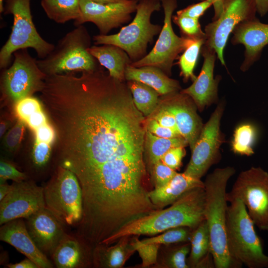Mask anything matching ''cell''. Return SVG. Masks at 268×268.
<instances>
[{"instance_id": "obj_1", "label": "cell", "mask_w": 268, "mask_h": 268, "mask_svg": "<svg viewBox=\"0 0 268 268\" xmlns=\"http://www.w3.org/2000/svg\"><path fill=\"white\" fill-rule=\"evenodd\" d=\"M47 76L40 98L56 133L57 165L77 177L84 204L124 202L146 185L145 116L124 81L99 67Z\"/></svg>"}, {"instance_id": "obj_2", "label": "cell", "mask_w": 268, "mask_h": 268, "mask_svg": "<svg viewBox=\"0 0 268 268\" xmlns=\"http://www.w3.org/2000/svg\"><path fill=\"white\" fill-rule=\"evenodd\" d=\"M204 188L193 189L170 206L157 209L129 222L102 244L110 245L124 237L155 235L178 227L195 229L204 219Z\"/></svg>"}, {"instance_id": "obj_3", "label": "cell", "mask_w": 268, "mask_h": 268, "mask_svg": "<svg viewBox=\"0 0 268 268\" xmlns=\"http://www.w3.org/2000/svg\"><path fill=\"white\" fill-rule=\"evenodd\" d=\"M234 167L215 169L204 182V217L209 233L210 251L215 268H239L231 255L227 243L226 217L228 208L226 188L228 180L235 174Z\"/></svg>"}, {"instance_id": "obj_4", "label": "cell", "mask_w": 268, "mask_h": 268, "mask_svg": "<svg viewBox=\"0 0 268 268\" xmlns=\"http://www.w3.org/2000/svg\"><path fill=\"white\" fill-rule=\"evenodd\" d=\"M226 217V235L230 253L241 265L268 268V256L247 208L239 199L231 201Z\"/></svg>"}, {"instance_id": "obj_5", "label": "cell", "mask_w": 268, "mask_h": 268, "mask_svg": "<svg viewBox=\"0 0 268 268\" xmlns=\"http://www.w3.org/2000/svg\"><path fill=\"white\" fill-rule=\"evenodd\" d=\"M90 37L82 25L76 26L58 41L46 57L37 60L47 75L91 71L98 68L97 60L88 51Z\"/></svg>"}, {"instance_id": "obj_6", "label": "cell", "mask_w": 268, "mask_h": 268, "mask_svg": "<svg viewBox=\"0 0 268 268\" xmlns=\"http://www.w3.org/2000/svg\"><path fill=\"white\" fill-rule=\"evenodd\" d=\"M161 5L159 0H140L135 15L130 24L123 27L117 33L94 36V44L116 46L125 51L133 62L142 58L148 44L161 30L160 25L151 22L152 14L159 10Z\"/></svg>"}, {"instance_id": "obj_7", "label": "cell", "mask_w": 268, "mask_h": 268, "mask_svg": "<svg viewBox=\"0 0 268 268\" xmlns=\"http://www.w3.org/2000/svg\"><path fill=\"white\" fill-rule=\"evenodd\" d=\"M43 188L46 207L66 226L76 227L82 217L83 200L74 174L57 165Z\"/></svg>"}, {"instance_id": "obj_8", "label": "cell", "mask_w": 268, "mask_h": 268, "mask_svg": "<svg viewBox=\"0 0 268 268\" xmlns=\"http://www.w3.org/2000/svg\"><path fill=\"white\" fill-rule=\"evenodd\" d=\"M5 13L13 15L11 32L0 51V67H6L16 51L31 48L38 57L43 59L49 54L55 45L44 40L33 23L30 0H7Z\"/></svg>"}, {"instance_id": "obj_9", "label": "cell", "mask_w": 268, "mask_h": 268, "mask_svg": "<svg viewBox=\"0 0 268 268\" xmlns=\"http://www.w3.org/2000/svg\"><path fill=\"white\" fill-rule=\"evenodd\" d=\"M226 198L228 202L240 200L255 225L261 230L268 231V172L260 167L242 171Z\"/></svg>"}, {"instance_id": "obj_10", "label": "cell", "mask_w": 268, "mask_h": 268, "mask_svg": "<svg viewBox=\"0 0 268 268\" xmlns=\"http://www.w3.org/2000/svg\"><path fill=\"white\" fill-rule=\"evenodd\" d=\"M160 0L164 18L159 37L148 54L137 61L132 62L130 65L137 67H155L161 69L168 75H171L174 61L186 48L190 38L178 36L172 28V15L177 7V0Z\"/></svg>"}, {"instance_id": "obj_11", "label": "cell", "mask_w": 268, "mask_h": 268, "mask_svg": "<svg viewBox=\"0 0 268 268\" xmlns=\"http://www.w3.org/2000/svg\"><path fill=\"white\" fill-rule=\"evenodd\" d=\"M11 66L3 73L1 88L5 97L14 104L42 87L46 75L39 68L37 60L32 57L27 49L13 53Z\"/></svg>"}, {"instance_id": "obj_12", "label": "cell", "mask_w": 268, "mask_h": 268, "mask_svg": "<svg viewBox=\"0 0 268 268\" xmlns=\"http://www.w3.org/2000/svg\"><path fill=\"white\" fill-rule=\"evenodd\" d=\"M224 108L225 102H219L208 121L204 124L191 150V157L185 173L201 179L212 165L218 162L220 158V147L224 142L220 128Z\"/></svg>"}, {"instance_id": "obj_13", "label": "cell", "mask_w": 268, "mask_h": 268, "mask_svg": "<svg viewBox=\"0 0 268 268\" xmlns=\"http://www.w3.org/2000/svg\"><path fill=\"white\" fill-rule=\"evenodd\" d=\"M255 0H225L220 16L205 26L204 45L213 49L222 66H225L223 51L228 39L240 23L256 17Z\"/></svg>"}, {"instance_id": "obj_14", "label": "cell", "mask_w": 268, "mask_h": 268, "mask_svg": "<svg viewBox=\"0 0 268 268\" xmlns=\"http://www.w3.org/2000/svg\"><path fill=\"white\" fill-rule=\"evenodd\" d=\"M10 192L0 201V225L25 218L45 207L44 188L30 179L12 183Z\"/></svg>"}, {"instance_id": "obj_15", "label": "cell", "mask_w": 268, "mask_h": 268, "mask_svg": "<svg viewBox=\"0 0 268 268\" xmlns=\"http://www.w3.org/2000/svg\"><path fill=\"white\" fill-rule=\"evenodd\" d=\"M137 1H121L101 3L91 0H80V14L74 21L76 26L92 22L98 28L100 34L106 35L112 29L128 21L131 14L136 11Z\"/></svg>"}, {"instance_id": "obj_16", "label": "cell", "mask_w": 268, "mask_h": 268, "mask_svg": "<svg viewBox=\"0 0 268 268\" xmlns=\"http://www.w3.org/2000/svg\"><path fill=\"white\" fill-rule=\"evenodd\" d=\"M14 104V111L18 118L23 121L34 132V143L32 149L52 151V145L56 139V133L40 101L28 96Z\"/></svg>"}, {"instance_id": "obj_17", "label": "cell", "mask_w": 268, "mask_h": 268, "mask_svg": "<svg viewBox=\"0 0 268 268\" xmlns=\"http://www.w3.org/2000/svg\"><path fill=\"white\" fill-rule=\"evenodd\" d=\"M163 96L161 104L173 115L180 134L192 150L204 125L197 113V105L190 96L181 91Z\"/></svg>"}, {"instance_id": "obj_18", "label": "cell", "mask_w": 268, "mask_h": 268, "mask_svg": "<svg viewBox=\"0 0 268 268\" xmlns=\"http://www.w3.org/2000/svg\"><path fill=\"white\" fill-rule=\"evenodd\" d=\"M24 219L27 231L37 248L50 258L67 233L66 226L46 206Z\"/></svg>"}, {"instance_id": "obj_19", "label": "cell", "mask_w": 268, "mask_h": 268, "mask_svg": "<svg viewBox=\"0 0 268 268\" xmlns=\"http://www.w3.org/2000/svg\"><path fill=\"white\" fill-rule=\"evenodd\" d=\"M203 57V65L199 75L188 88L180 91L190 96L198 109L202 111L218 101V87L221 79L220 75L215 78L213 71L217 58L215 51L204 44L201 52Z\"/></svg>"}, {"instance_id": "obj_20", "label": "cell", "mask_w": 268, "mask_h": 268, "mask_svg": "<svg viewBox=\"0 0 268 268\" xmlns=\"http://www.w3.org/2000/svg\"><path fill=\"white\" fill-rule=\"evenodd\" d=\"M232 33V44L245 47V59L240 69L246 71L259 59L264 47L268 44V24L255 17L239 23Z\"/></svg>"}, {"instance_id": "obj_21", "label": "cell", "mask_w": 268, "mask_h": 268, "mask_svg": "<svg viewBox=\"0 0 268 268\" xmlns=\"http://www.w3.org/2000/svg\"><path fill=\"white\" fill-rule=\"evenodd\" d=\"M93 248L76 232L67 233L50 257L57 268H83L93 264Z\"/></svg>"}, {"instance_id": "obj_22", "label": "cell", "mask_w": 268, "mask_h": 268, "mask_svg": "<svg viewBox=\"0 0 268 268\" xmlns=\"http://www.w3.org/2000/svg\"><path fill=\"white\" fill-rule=\"evenodd\" d=\"M0 240L11 245L39 268H53L51 260L37 248L26 227L24 218L8 221L0 227Z\"/></svg>"}, {"instance_id": "obj_23", "label": "cell", "mask_w": 268, "mask_h": 268, "mask_svg": "<svg viewBox=\"0 0 268 268\" xmlns=\"http://www.w3.org/2000/svg\"><path fill=\"white\" fill-rule=\"evenodd\" d=\"M198 187L204 188V182L184 172L177 173L165 186L150 191L148 196L158 208L171 205L188 191Z\"/></svg>"}, {"instance_id": "obj_24", "label": "cell", "mask_w": 268, "mask_h": 268, "mask_svg": "<svg viewBox=\"0 0 268 268\" xmlns=\"http://www.w3.org/2000/svg\"><path fill=\"white\" fill-rule=\"evenodd\" d=\"M125 79L143 83L155 90L160 95H166L181 90L179 82L169 77L160 68L152 66L134 67L127 66Z\"/></svg>"}, {"instance_id": "obj_25", "label": "cell", "mask_w": 268, "mask_h": 268, "mask_svg": "<svg viewBox=\"0 0 268 268\" xmlns=\"http://www.w3.org/2000/svg\"><path fill=\"white\" fill-rule=\"evenodd\" d=\"M88 51L101 66L108 70L111 76L124 81L126 68L132 62L125 51L110 44L91 46Z\"/></svg>"}, {"instance_id": "obj_26", "label": "cell", "mask_w": 268, "mask_h": 268, "mask_svg": "<svg viewBox=\"0 0 268 268\" xmlns=\"http://www.w3.org/2000/svg\"><path fill=\"white\" fill-rule=\"evenodd\" d=\"M129 237L120 238L113 246L98 244L92 251L93 265L96 267L119 268L122 267L127 260L135 251Z\"/></svg>"}, {"instance_id": "obj_27", "label": "cell", "mask_w": 268, "mask_h": 268, "mask_svg": "<svg viewBox=\"0 0 268 268\" xmlns=\"http://www.w3.org/2000/svg\"><path fill=\"white\" fill-rule=\"evenodd\" d=\"M190 242V254L187 262L189 268H215L208 228L204 219L193 231Z\"/></svg>"}, {"instance_id": "obj_28", "label": "cell", "mask_w": 268, "mask_h": 268, "mask_svg": "<svg viewBox=\"0 0 268 268\" xmlns=\"http://www.w3.org/2000/svg\"><path fill=\"white\" fill-rule=\"evenodd\" d=\"M187 140L182 136L166 138L158 137L146 130L144 140V155L150 167L161 161L162 156L170 149L177 147H186Z\"/></svg>"}, {"instance_id": "obj_29", "label": "cell", "mask_w": 268, "mask_h": 268, "mask_svg": "<svg viewBox=\"0 0 268 268\" xmlns=\"http://www.w3.org/2000/svg\"><path fill=\"white\" fill-rule=\"evenodd\" d=\"M80 0H41L44 11L50 19L60 24L75 21L80 16Z\"/></svg>"}, {"instance_id": "obj_30", "label": "cell", "mask_w": 268, "mask_h": 268, "mask_svg": "<svg viewBox=\"0 0 268 268\" xmlns=\"http://www.w3.org/2000/svg\"><path fill=\"white\" fill-rule=\"evenodd\" d=\"M127 85L137 109L145 117L152 114L159 104V94L151 87L137 81L129 80Z\"/></svg>"}, {"instance_id": "obj_31", "label": "cell", "mask_w": 268, "mask_h": 268, "mask_svg": "<svg viewBox=\"0 0 268 268\" xmlns=\"http://www.w3.org/2000/svg\"><path fill=\"white\" fill-rule=\"evenodd\" d=\"M258 135L257 129L250 123L238 125L231 141V149L236 154L250 156L254 154V145Z\"/></svg>"}, {"instance_id": "obj_32", "label": "cell", "mask_w": 268, "mask_h": 268, "mask_svg": "<svg viewBox=\"0 0 268 268\" xmlns=\"http://www.w3.org/2000/svg\"><path fill=\"white\" fill-rule=\"evenodd\" d=\"M205 41V38H190L188 44L179 58L180 75L185 82L190 79L193 81L197 77L194 70Z\"/></svg>"}, {"instance_id": "obj_33", "label": "cell", "mask_w": 268, "mask_h": 268, "mask_svg": "<svg viewBox=\"0 0 268 268\" xmlns=\"http://www.w3.org/2000/svg\"><path fill=\"white\" fill-rule=\"evenodd\" d=\"M193 229L188 227H178L169 229L161 235L141 240L143 244L155 243L169 245L190 241Z\"/></svg>"}, {"instance_id": "obj_34", "label": "cell", "mask_w": 268, "mask_h": 268, "mask_svg": "<svg viewBox=\"0 0 268 268\" xmlns=\"http://www.w3.org/2000/svg\"><path fill=\"white\" fill-rule=\"evenodd\" d=\"M25 125L23 121L18 119L4 135L2 141V146L9 155H13L18 149L24 135Z\"/></svg>"}, {"instance_id": "obj_35", "label": "cell", "mask_w": 268, "mask_h": 268, "mask_svg": "<svg viewBox=\"0 0 268 268\" xmlns=\"http://www.w3.org/2000/svg\"><path fill=\"white\" fill-rule=\"evenodd\" d=\"M172 20L179 27L183 36L189 38H205L199 19L176 14L172 16Z\"/></svg>"}, {"instance_id": "obj_36", "label": "cell", "mask_w": 268, "mask_h": 268, "mask_svg": "<svg viewBox=\"0 0 268 268\" xmlns=\"http://www.w3.org/2000/svg\"><path fill=\"white\" fill-rule=\"evenodd\" d=\"M131 244L134 249L138 252L142 260L141 266L143 267L150 266L157 262L160 244H143L138 239H135Z\"/></svg>"}, {"instance_id": "obj_37", "label": "cell", "mask_w": 268, "mask_h": 268, "mask_svg": "<svg viewBox=\"0 0 268 268\" xmlns=\"http://www.w3.org/2000/svg\"><path fill=\"white\" fill-rule=\"evenodd\" d=\"M151 174L155 188L163 187L169 183L177 172L160 161L151 167Z\"/></svg>"}, {"instance_id": "obj_38", "label": "cell", "mask_w": 268, "mask_h": 268, "mask_svg": "<svg viewBox=\"0 0 268 268\" xmlns=\"http://www.w3.org/2000/svg\"><path fill=\"white\" fill-rule=\"evenodd\" d=\"M29 177L25 172L19 170L9 161L1 159L0 161V182L12 180L19 182L29 179Z\"/></svg>"}, {"instance_id": "obj_39", "label": "cell", "mask_w": 268, "mask_h": 268, "mask_svg": "<svg viewBox=\"0 0 268 268\" xmlns=\"http://www.w3.org/2000/svg\"><path fill=\"white\" fill-rule=\"evenodd\" d=\"M190 250V244L186 243L173 249L167 259V265L172 268H189L187 256Z\"/></svg>"}, {"instance_id": "obj_40", "label": "cell", "mask_w": 268, "mask_h": 268, "mask_svg": "<svg viewBox=\"0 0 268 268\" xmlns=\"http://www.w3.org/2000/svg\"><path fill=\"white\" fill-rule=\"evenodd\" d=\"M145 120L146 130L153 134L160 137L172 138L182 136L180 134L168 128L161 125L157 121L152 117Z\"/></svg>"}, {"instance_id": "obj_41", "label": "cell", "mask_w": 268, "mask_h": 268, "mask_svg": "<svg viewBox=\"0 0 268 268\" xmlns=\"http://www.w3.org/2000/svg\"><path fill=\"white\" fill-rule=\"evenodd\" d=\"M185 155V147H175L167 151L162 156L161 161L165 165L176 171L181 167L182 159Z\"/></svg>"}, {"instance_id": "obj_42", "label": "cell", "mask_w": 268, "mask_h": 268, "mask_svg": "<svg viewBox=\"0 0 268 268\" xmlns=\"http://www.w3.org/2000/svg\"><path fill=\"white\" fill-rule=\"evenodd\" d=\"M212 5V0H203L177 11L176 14L199 19Z\"/></svg>"}, {"instance_id": "obj_43", "label": "cell", "mask_w": 268, "mask_h": 268, "mask_svg": "<svg viewBox=\"0 0 268 268\" xmlns=\"http://www.w3.org/2000/svg\"><path fill=\"white\" fill-rule=\"evenodd\" d=\"M150 117L154 119L162 126L173 129L179 133L174 116L163 105L158 109L157 108Z\"/></svg>"}, {"instance_id": "obj_44", "label": "cell", "mask_w": 268, "mask_h": 268, "mask_svg": "<svg viewBox=\"0 0 268 268\" xmlns=\"http://www.w3.org/2000/svg\"><path fill=\"white\" fill-rule=\"evenodd\" d=\"M5 267L8 268H39V266L33 261L27 257L17 263H8Z\"/></svg>"}, {"instance_id": "obj_45", "label": "cell", "mask_w": 268, "mask_h": 268, "mask_svg": "<svg viewBox=\"0 0 268 268\" xmlns=\"http://www.w3.org/2000/svg\"><path fill=\"white\" fill-rule=\"evenodd\" d=\"M225 0H212L214 8V16L212 21L217 19L221 15L223 10Z\"/></svg>"}, {"instance_id": "obj_46", "label": "cell", "mask_w": 268, "mask_h": 268, "mask_svg": "<svg viewBox=\"0 0 268 268\" xmlns=\"http://www.w3.org/2000/svg\"><path fill=\"white\" fill-rule=\"evenodd\" d=\"M257 10L261 16L265 15L268 12V0H255Z\"/></svg>"}, {"instance_id": "obj_47", "label": "cell", "mask_w": 268, "mask_h": 268, "mask_svg": "<svg viewBox=\"0 0 268 268\" xmlns=\"http://www.w3.org/2000/svg\"><path fill=\"white\" fill-rule=\"evenodd\" d=\"M12 188V184L9 185L6 181L0 182V201L10 192Z\"/></svg>"}, {"instance_id": "obj_48", "label": "cell", "mask_w": 268, "mask_h": 268, "mask_svg": "<svg viewBox=\"0 0 268 268\" xmlns=\"http://www.w3.org/2000/svg\"><path fill=\"white\" fill-rule=\"evenodd\" d=\"M11 125V122L8 120H2L0 123V136L1 137L5 132Z\"/></svg>"}, {"instance_id": "obj_49", "label": "cell", "mask_w": 268, "mask_h": 268, "mask_svg": "<svg viewBox=\"0 0 268 268\" xmlns=\"http://www.w3.org/2000/svg\"><path fill=\"white\" fill-rule=\"evenodd\" d=\"M8 256L7 253L5 251H2L0 254V265L6 266L8 263Z\"/></svg>"}, {"instance_id": "obj_50", "label": "cell", "mask_w": 268, "mask_h": 268, "mask_svg": "<svg viewBox=\"0 0 268 268\" xmlns=\"http://www.w3.org/2000/svg\"><path fill=\"white\" fill-rule=\"evenodd\" d=\"M96 2L101 3H106L109 2H114L113 0H91Z\"/></svg>"}, {"instance_id": "obj_51", "label": "cell", "mask_w": 268, "mask_h": 268, "mask_svg": "<svg viewBox=\"0 0 268 268\" xmlns=\"http://www.w3.org/2000/svg\"><path fill=\"white\" fill-rule=\"evenodd\" d=\"M3 1L4 0H0V12H2L4 10Z\"/></svg>"}, {"instance_id": "obj_52", "label": "cell", "mask_w": 268, "mask_h": 268, "mask_svg": "<svg viewBox=\"0 0 268 268\" xmlns=\"http://www.w3.org/2000/svg\"><path fill=\"white\" fill-rule=\"evenodd\" d=\"M114 2H117V1H121L122 0H113Z\"/></svg>"}, {"instance_id": "obj_53", "label": "cell", "mask_w": 268, "mask_h": 268, "mask_svg": "<svg viewBox=\"0 0 268 268\" xmlns=\"http://www.w3.org/2000/svg\"><path fill=\"white\" fill-rule=\"evenodd\" d=\"M200 0V1H201V0Z\"/></svg>"}, {"instance_id": "obj_54", "label": "cell", "mask_w": 268, "mask_h": 268, "mask_svg": "<svg viewBox=\"0 0 268 268\" xmlns=\"http://www.w3.org/2000/svg\"><path fill=\"white\" fill-rule=\"evenodd\" d=\"M135 0L138 1V0Z\"/></svg>"}]
</instances>
